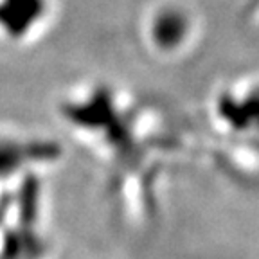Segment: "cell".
I'll use <instances>...</instances> for the list:
<instances>
[{"instance_id":"1","label":"cell","mask_w":259,"mask_h":259,"mask_svg":"<svg viewBox=\"0 0 259 259\" xmlns=\"http://www.w3.org/2000/svg\"><path fill=\"white\" fill-rule=\"evenodd\" d=\"M189 34V20L177 9H160L150 22V38L155 47L169 51L184 45Z\"/></svg>"}]
</instances>
